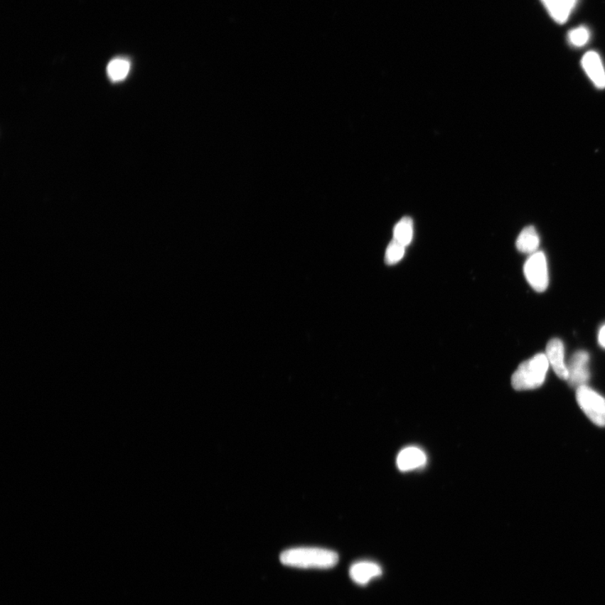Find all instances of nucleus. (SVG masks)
I'll return each instance as SVG.
<instances>
[{
    "label": "nucleus",
    "instance_id": "nucleus-16",
    "mask_svg": "<svg viewBox=\"0 0 605 605\" xmlns=\"http://www.w3.org/2000/svg\"><path fill=\"white\" fill-rule=\"evenodd\" d=\"M599 343L602 348H605V326H604L599 331Z\"/></svg>",
    "mask_w": 605,
    "mask_h": 605
},
{
    "label": "nucleus",
    "instance_id": "nucleus-7",
    "mask_svg": "<svg viewBox=\"0 0 605 605\" xmlns=\"http://www.w3.org/2000/svg\"><path fill=\"white\" fill-rule=\"evenodd\" d=\"M582 67L598 89L605 87V70L602 60L595 52L587 53L582 59Z\"/></svg>",
    "mask_w": 605,
    "mask_h": 605
},
{
    "label": "nucleus",
    "instance_id": "nucleus-14",
    "mask_svg": "<svg viewBox=\"0 0 605 605\" xmlns=\"http://www.w3.org/2000/svg\"><path fill=\"white\" fill-rule=\"evenodd\" d=\"M405 248L406 247L404 245L392 239V241L387 246L385 253V262L387 264L394 265L401 261L402 258L405 256Z\"/></svg>",
    "mask_w": 605,
    "mask_h": 605
},
{
    "label": "nucleus",
    "instance_id": "nucleus-3",
    "mask_svg": "<svg viewBox=\"0 0 605 605\" xmlns=\"http://www.w3.org/2000/svg\"><path fill=\"white\" fill-rule=\"evenodd\" d=\"M576 398L579 407L591 422L605 427V399L599 392L584 385L577 389Z\"/></svg>",
    "mask_w": 605,
    "mask_h": 605
},
{
    "label": "nucleus",
    "instance_id": "nucleus-10",
    "mask_svg": "<svg viewBox=\"0 0 605 605\" xmlns=\"http://www.w3.org/2000/svg\"><path fill=\"white\" fill-rule=\"evenodd\" d=\"M540 245V237L534 226H528L522 230L516 241V247L522 253L533 254L537 252Z\"/></svg>",
    "mask_w": 605,
    "mask_h": 605
},
{
    "label": "nucleus",
    "instance_id": "nucleus-11",
    "mask_svg": "<svg viewBox=\"0 0 605 605\" xmlns=\"http://www.w3.org/2000/svg\"><path fill=\"white\" fill-rule=\"evenodd\" d=\"M413 235V220L409 217H404L395 225L394 229V240L404 245L405 247H408L411 242H412Z\"/></svg>",
    "mask_w": 605,
    "mask_h": 605
},
{
    "label": "nucleus",
    "instance_id": "nucleus-5",
    "mask_svg": "<svg viewBox=\"0 0 605 605\" xmlns=\"http://www.w3.org/2000/svg\"><path fill=\"white\" fill-rule=\"evenodd\" d=\"M589 363V355L585 350H579L572 355L567 365V381L572 387L579 389L588 382L590 377Z\"/></svg>",
    "mask_w": 605,
    "mask_h": 605
},
{
    "label": "nucleus",
    "instance_id": "nucleus-2",
    "mask_svg": "<svg viewBox=\"0 0 605 605\" xmlns=\"http://www.w3.org/2000/svg\"><path fill=\"white\" fill-rule=\"evenodd\" d=\"M546 354H537L522 363L513 374L512 385L516 390H531L542 386L549 368Z\"/></svg>",
    "mask_w": 605,
    "mask_h": 605
},
{
    "label": "nucleus",
    "instance_id": "nucleus-8",
    "mask_svg": "<svg viewBox=\"0 0 605 605\" xmlns=\"http://www.w3.org/2000/svg\"><path fill=\"white\" fill-rule=\"evenodd\" d=\"M427 457L424 451L417 446H409L402 450L397 457V466L402 472H409L426 465Z\"/></svg>",
    "mask_w": 605,
    "mask_h": 605
},
{
    "label": "nucleus",
    "instance_id": "nucleus-4",
    "mask_svg": "<svg viewBox=\"0 0 605 605\" xmlns=\"http://www.w3.org/2000/svg\"><path fill=\"white\" fill-rule=\"evenodd\" d=\"M524 272L528 283L537 292H543L548 287L549 276L547 257L542 252L532 254L526 261Z\"/></svg>",
    "mask_w": 605,
    "mask_h": 605
},
{
    "label": "nucleus",
    "instance_id": "nucleus-1",
    "mask_svg": "<svg viewBox=\"0 0 605 605\" xmlns=\"http://www.w3.org/2000/svg\"><path fill=\"white\" fill-rule=\"evenodd\" d=\"M338 560L335 552L318 547H295L286 550L280 555L284 565L303 569H329Z\"/></svg>",
    "mask_w": 605,
    "mask_h": 605
},
{
    "label": "nucleus",
    "instance_id": "nucleus-15",
    "mask_svg": "<svg viewBox=\"0 0 605 605\" xmlns=\"http://www.w3.org/2000/svg\"><path fill=\"white\" fill-rule=\"evenodd\" d=\"M590 38V32L588 28L584 26L577 27V28L572 30L568 34V41L576 48L584 47L588 43Z\"/></svg>",
    "mask_w": 605,
    "mask_h": 605
},
{
    "label": "nucleus",
    "instance_id": "nucleus-13",
    "mask_svg": "<svg viewBox=\"0 0 605 605\" xmlns=\"http://www.w3.org/2000/svg\"><path fill=\"white\" fill-rule=\"evenodd\" d=\"M131 64L126 59L117 58L112 60L107 67L108 75L112 81L124 80L130 72Z\"/></svg>",
    "mask_w": 605,
    "mask_h": 605
},
{
    "label": "nucleus",
    "instance_id": "nucleus-6",
    "mask_svg": "<svg viewBox=\"0 0 605 605\" xmlns=\"http://www.w3.org/2000/svg\"><path fill=\"white\" fill-rule=\"evenodd\" d=\"M547 357L550 365L557 375L563 380H567L568 371L564 360V346L559 339H552L547 346Z\"/></svg>",
    "mask_w": 605,
    "mask_h": 605
},
{
    "label": "nucleus",
    "instance_id": "nucleus-9",
    "mask_svg": "<svg viewBox=\"0 0 605 605\" xmlns=\"http://www.w3.org/2000/svg\"><path fill=\"white\" fill-rule=\"evenodd\" d=\"M382 574V567L376 562L370 561L355 562L350 568V579L359 585H366Z\"/></svg>",
    "mask_w": 605,
    "mask_h": 605
},
{
    "label": "nucleus",
    "instance_id": "nucleus-12",
    "mask_svg": "<svg viewBox=\"0 0 605 605\" xmlns=\"http://www.w3.org/2000/svg\"><path fill=\"white\" fill-rule=\"evenodd\" d=\"M550 16L559 24H564L569 18L571 11L562 0H542Z\"/></svg>",
    "mask_w": 605,
    "mask_h": 605
}]
</instances>
